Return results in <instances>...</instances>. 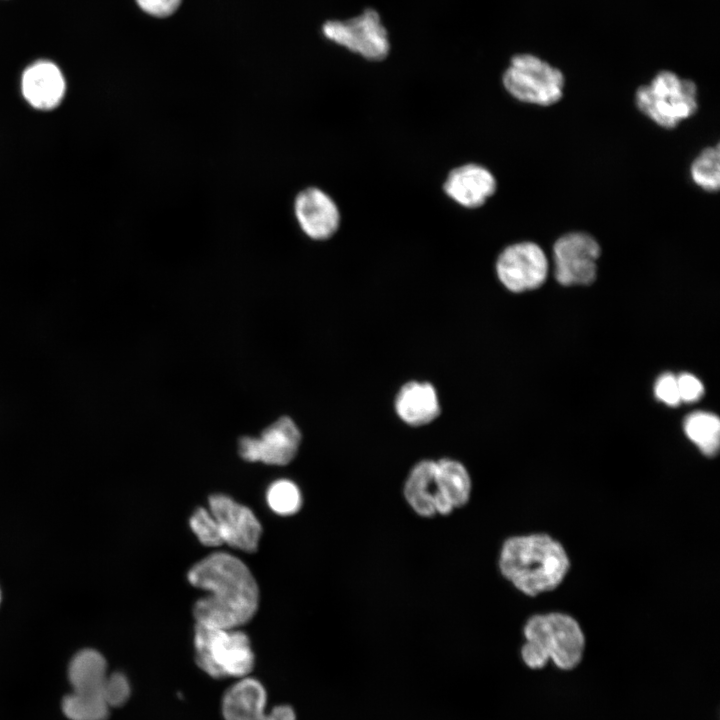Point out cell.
Listing matches in <instances>:
<instances>
[{
  "instance_id": "1",
  "label": "cell",
  "mask_w": 720,
  "mask_h": 720,
  "mask_svg": "<svg viewBox=\"0 0 720 720\" xmlns=\"http://www.w3.org/2000/svg\"><path fill=\"white\" fill-rule=\"evenodd\" d=\"M191 585L207 592L194 604L196 623L238 629L255 615L259 590L249 568L237 557L216 552L188 572Z\"/></svg>"
},
{
  "instance_id": "2",
  "label": "cell",
  "mask_w": 720,
  "mask_h": 720,
  "mask_svg": "<svg viewBox=\"0 0 720 720\" xmlns=\"http://www.w3.org/2000/svg\"><path fill=\"white\" fill-rule=\"evenodd\" d=\"M499 568L519 591L536 596L562 582L569 559L562 545L548 535L515 536L504 542Z\"/></svg>"
},
{
  "instance_id": "3",
  "label": "cell",
  "mask_w": 720,
  "mask_h": 720,
  "mask_svg": "<svg viewBox=\"0 0 720 720\" xmlns=\"http://www.w3.org/2000/svg\"><path fill=\"white\" fill-rule=\"evenodd\" d=\"M524 636L526 642L521 655L531 669H541L552 660L558 668L571 670L581 662L584 634L577 621L569 615H535L525 624Z\"/></svg>"
},
{
  "instance_id": "4",
  "label": "cell",
  "mask_w": 720,
  "mask_h": 720,
  "mask_svg": "<svg viewBox=\"0 0 720 720\" xmlns=\"http://www.w3.org/2000/svg\"><path fill=\"white\" fill-rule=\"evenodd\" d=\"M194 647L198 666L213 678L241 679L254 667L249 638L238 629L196 623Z\"/></svg>"
},
{
  "instance_id": "5",
  "label": "cell",
  "mask_w": 720,
  "mask_h": 720,
  "mask_svg": "<svg viewBox=\"0 0 720 720\" xmlns=\"http://www.w3.org/2000/svg\"><path fill=\"white\" fill-rule=\"evenodd\" d=\"M635 103L657 125L673 129L696 113L697 86L671 71H661L637 89Z\"/></svg>"
},
{
  "instance_id": "6",
  "label": "cell",
  "mask_w": 720,
  "mask_h": 720,
  "mask_svg": "<svg viewBox=\"0 0 720 720\" xmlns=\"http://www.w3.org/2000/svg\"><path fill=\"white\" fill-rule=\"evenodd\" d=\"M502 82L515 99L549 106L561 99L565 79L559 69L546 61L531 54H519L512 57Z\"/></svg>"
},
{
  "instance_id": "7",
  "label": "cell",
  "mask_w": 720,
  "mask_h": 720,
  "mask_svg": "<svg viewBox=\"0 0 720 720\" xmlns=\"http://www.w3.org/2000/svg\"><path fill=\"white\" fill-rule=\"evenodd\" d=\"M322 33L331 42L370 61H381L390 51L387 30L378 12L372 8L347 20L326 21Z\"/></svg>"
},
{
  "instance_id": "8",
  "label": "cell",
  "mask_w": 720,
  "mask_h": 720,
  "mask_svg": "<svg viewBox=\"0 0 720 720\" xmlns=\"http://www.w3.org/2000/svg\"><path fill=\"white\" fill-rule=\"evenodd\" d=\"M600 253L599 243L586 232L562 235L553 246L556 280L565 286L591 284L596 278Z\"/></svg>"
},
{
  "instance_id": "9",
  "label": "cell",
  "mask_w": 720,
  "mask_h": 720,
  "mask_svg": "<svg viewBox=\"0 0 720 720\" xmlns=\"http://www.w3.org/2000/svg\"><path fill=\"white\" fill-rule=\"evenodd\" d=\"M548 259L539 245L524 241L503 249L496 261L500 282L519 293L540 287L548 275Z\"/></svg>"
},
{
  "instance_id": "10",
  "label": "cell",
  "mask_w": 720,
  "mask_h": 720,
  "mask_svg": "<svg viewBox=\"0 0 720 720\" xmlns=\"http://www.w3.org/2000/svg\"><path fill=\"white\" fill-rule=\"evenodd\" d=\"M300 442V430L292 419L284 416L267 427L259 438H241L239 453L246 461L286 465L296 456Z\"/></svg>"
},
{
  "instance_id": "11",
  "label": "cell",
  "mask_w": 720,
  "mask_h": 720,
  "mask_svg": "<svg viewBox=\"0 0 720 720\" xmlns=\"http://www.w3.org/2000/svg\"><path fill=\"white\" fill-rule=\"evenodd\" d=\"M209 510L225 544L245 552L257 550L262 529L249 508L227 495L214 494L209 498Z\"/></svg>"
},
{
  "instance_id": "12",
  "label": "cell",
  "mask_w": 720,
  "mask_h": 720,
  "mask_svg": "<svg viewBox=\"0 0 720 720\" xmlns=\"http://www.w3.org/2000/svg\"><path fill=\"white\" fill-rule=\"evenodd\" d=\"M267 694L256 679H238L224 694L222 713L224 720H296L294 710L288 705L275 706L266 711Z\"/></svg>"
},
{
  "instance_id": "13",
  "label": "cell",
  "mask_w": 720,
  "mask_h": 720,
  "mask_svg": "<svg viewBox=\"0 0 720 720\" xmlns=\"http://www.w3.org/2000/svg\"><path fill=\"white\" fill-rule=\"evenodd\" d=\"M293 209L302 232L313 240H327L339 228V209L320 188L308 187L300 191L295 197Z\"/></svg>"
},
{
  "instance_id": "14",
  "label": "cell",
  "mask_w": 720,
  "mask_h": 720,
  "mask_svg": "<svg viewBox=\"0 0 720 720\" xmlns=\"http://www.w3.org/2000/svg\"><path fill=\"white\" fill-rule=\"evenodd\" d=\"M497 188L494 175L484 166L468 163L454 168L447 176L444 192L466 208H478Z\"/></svg>"
},
{
  "instance_id": "15",
  "label": "cell",
  "mask_w": 720,
  "mask_h": 720,
  "mask_svg": "<svg viewBox=\"0 0 720 720\" xmlns=\"http://www.w3.org/2000/svg\"><path fill=\"white\" fill-rule=\"evenodd\" d=\"M66 89L60 68L49 60L30 64L21 77V91L25 100L34 108L49 110L62 100Z\"/></svg>"
},
{
  "instance_id": "16",
  "label": "cell",
  "mask_w": 720,
  "mask_h": 720,
  "mask_svg": "<svg viewBox=\"0 0 720 720\" xmlns=\"http://www.w3.org/2000/svg\"><path fill=\"white\" fill-rule=\"evenodd\" d=\"M394 407L404 423L415 427L431 423L441 412L435 387L425 381L405 383L395 397Z\"/></svg>"
},
{
  "instance_id": "17",
  "label": "cell",
  "mask_w": 720,
  "mask_h": 720,
  "mask_svg": "<svg viewBox=\"0 0 720 720\" xmlns=\"http://www.w3.org/2000/svg\"><path fill=\"white\" fill-rule=\"evenodd\" d=\"M435 476L438 488L436 515H448L468 502L471 478L461 462L450 458L436 460Z\"/></svg>"
},
{
  "instance_id": "18",
  "label": "cell",
  "mask_w": 720,
  "mask_h": 720,
  "mask_svg": "<svg viewBox=\"0 0 720 720\" xmlns=\"http://www.w3.org/2000/svg\"><path fill=\"white\" fill-rule=\"evenodd\" d=\"M435 474L436 461L422 460L411 469L404 485L407 503L421 517L436 515L438 488Z\"/></svg>"
},
{
  "instance_id": "19",
  "label": "cell",
  "mask_w": 720,
  "mask_h": 720,
  "mask_svg": "<svg viewBox=\"0 0 720 720\" xmlns=\"http://www.w3.org/2000/svg\"><path fill=\"white\" fill-rule=\"evenodd\" d=\"M107 675L106 661L104 657L94 649H83L79 651L69 664L68 678L73 687V691L76 692L98 693L103 695V687Z\"/></svg>"
},
{
  "instance_id": "20",
  "label": "cell",
  "mask_w": 720,
  "mask_h": 720,
  "mask_svg": "<svg viewBox=\"0 0 720 720\" xmlns=\"http://www.w3.org/2000/svg\"><path fill=\"white\" fill-rule=\"evenodd\" d=\"M684 431L704 455H716L720 444V421L716 415L694 412L686 417Z\"/></svg>"
},
{
  "instance_id": "21",
  "label": "cell",
  "mask_w": 720,
  "mask_h": 720,
  "mask_svg": "<svg viewBox=\"0 0 720 720\" xmlns=\"http://www.w3.org/2000/svg\"><path fill=\"white\" fill-rule=\"evenodd\" d=\"M62 708L70 720H106L110 709L102 694L76 691L63 699Z\"/></svg>"
},
{
  "instance_id": "22",
  "label": "cell",
  "mask_w": 720,
  "mask_h": 720,
  "mask_svg": "<svg viewBox=\"0 0 720 720\" xmlns=\"http://www.w3.org/2000/svg\"><path fill=\"white\" fill-rule=\"evenodd\" d=\"M693 182L707 192H717L720 186L719 144L703 149L690 166Z\"/></svg>"
},
{
  "instance_id": "23",
  "label": "cell",
  "mask_w": 720,
  "mask_h": 720,
  "mask_svg": "<svg viewBox=\"0 0 720 720\" xmlns=\"http://www.w3.org/2000/svg\"><path fill=\"white\" fill-rule=\"evenodd\" d=\"M269 507L277 514L287 516L296 513L302 504L301 493L290 480L275 481L267 491Z\"/></svg>"
},
{
  "instance_id": "24",
  "label": "cell",
  "mask_w": 720,
  "mask_h": 720,
  "mask_svg": "<svg viewBox=\"0 0 720 720\" xmlns=\"http://www.w3.org/2000/svg\"><path fill=\"white\" fill-rule=\"evenodd\" d=\"M190 526L203 545L216 547L224 544L219 526L210 510L197 508L190 518Z\"/></svg>"
},
{
  "instance_id": "25",
  "label": "cell",
  "mask_w": 720,
  "mask_h": 720,
  "mask_svg": "<svg viewBox=\"0 0 720 720\" xmlns=\"http://www.w3.org/2000/svg\"><path fill=\"white\" fill-rule=\"evenodd\" d=\"M103 695L110 708L125 704L130 696V685L126 676L120 672L107 675Z\"/></svg>"
},
{
  "instance_id": "26",
  "label": "cell",
  "mask_w": 720,
  "mask_h": 720,
  "mask_svg": "<svg viewBox=\"0 0 720 720\" xmlns=\"http://www.w3.org/2000/svg\"><path fill=\"white\" fill-rule=\"evenodd\" d=\"M654 392L657 399L669 406H677L681 402L677 376L671 373H665L657 379Z\"/></svg>"
},
{
  "instance_id": "27",
  "label": "cell",
  "mask_w": 720,
  "mask_h": 720,
  "mask_svg": "<svg viewBox=\"0 0 720 720\" xmlns=\"http://www.w3.org/2000/svg\"><path fill=\"white\" fill-rule=\"evenodd\" d=\"M146 14L156 18H167L180 7L182 0H135Z\"/></svg>"
},
{
  "instance_id": "28",
  "label": "cell",
  "mask_w": 720,
  "mask_h": 720,
  "mask_svg": "<svg viewBox=\"0 0 720 720\" xmlns=\"http://www.w3.org/2000/svg\"><path fill=\"white\" fill-rule=\"evenodd\" d=\"M677 384L681 401H697L704 393L701 381L692 374L683 373L677 376Z\"/></svg>"
},
{
  "instance_id": "29",
  "label": "cell",
  "mask_w": 720,
  "mask_h": 720,
  "mask_svg": "<svg viewBox=\"0 0 720 720\" xmlns=\"http://www.w3.org/2000/svg\"><path fill=\"white\" fill-rule=\"evenodd\" d=\"M0 603H1V591H0Z\"/></svg>"
}]
</instances>
